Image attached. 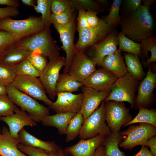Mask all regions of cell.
Listing matches in <instances>:
<instances>
[{
	"instance_id": "cell-1",
	"label": "cell",
	"mask_w": 156,
	"mask_h": 156,
	"mask_svg": "<svg viewBox=\"0 0 156 156\" xmlns=\"http://www.w3.org/2000/svg\"><path fill=\"white\" fill-rule=\"evenodd\" d=\"M120 25L123 34L131 40L140 43L144 40L155 37L154 23L148 8L141 4L133 12H126L120 16Z\"/></svg>"
},
{
	"instance_id": "cell-2",
	"label": "cell",
	"mask_w": 156,
	"mask_h": 156,
	"mask_svg": "<svg viewBox=\"0 0 156 156\" xmlns=\"http://www.w3.org/2000/svg\"><path fill=\"white\" fill-rule=\"evenodd\" d=\"M16 44L31 53L40 54L49 60L60 56L59 49L52 38L50 28L25 38Z\"/></svg>"
},
{
	"instance_id": "cell-3",
	"label": "cell",
	"mask_w": 156,
	"mask_h": 156,
	"mask_svg": "<svg viewBox=\"0 0 156 156\" xmlns=\"http://www.w3.org/2000/svg\"><path fill=\"white\" fill-rule=\"evenodd\" d=\"M46 28L41 17L31 16L23 20L8 17L0 21V30L9 32L17 42Z\"/></svg>"
},
{
	"instance_id": "cell-4",
	"label": "cell",
	"mask_w": 156,
	"mask_h": 156,
	"mask_svg": "<svg viewBox=\"0 0 156 156\" xmlns=\"http://www.w3.org/2000/svg\"><path fill=\"white\" fill-rule=\"evenodd\" d=\"M5 87L6 94L10 99L26 112L35 122H42L45 117L50 114L49 108L19 91L11 84Z\"/></svg>"
},
{
	"instance_id": "cell-5",
	"label": "cell",
	"mask_w": 156,
	"mask_h": 156,
	"mask_svg": "<svg viewBox=\"0 0 156 156\" xmlns=\"http://www.w3.org/2000/svg\"><path fill=\"white\" fill-rule=\"evenodd\" d=\"M140 83L127 72L123 76L117 78L113 84L110 92L104 100L105 102L114 101L126 102L134 107L135 93Z\"/></svg>"
},
{
	"instance_id": "cell-6",
	"label": "cell",
	"mask_w": 156,
	"mask_h": 156,
	"mask_svg": "<svg viewBox=\"0 0 156 156\" xmlns=\"http://www.w3.org/2000/svg\"><path fill=\"white\" fill-rule=\"evenodd\" d=\"M111 132L106 121L105 102L87 118L84 119L80 131V139H87L98 134L107 136Z\"/></svg>"
},
{
	"instance_id": "cell-7",
	"label": "cell",
	"mask_w": 156,
	"mask_h": 156,
	"mask_svg": "<svg viewBox=\"0 0 156 156\" xmlns=\"http://www.w3.org/2000/svg\"><path fill=\"white\" fill-rule=\"evenodd\" d=\"M125 139L119 147L131 150L138 145L146 146L147 141L156 135V127L147 123H140L138 125H131L127 129L120 133Z\"/></svg>"
},
{
	"instance_id": "cell-8",
	"label": "cell",
	"mask_w": 156,
	"mask_h": 156,
	"mask_svg": "<svg viewBox=\"0 0 156 156\" xmlns=\"http://www.w3.org/2000/svg\"><path fill=\"white\" fill-rule=\"evenodd\" d=\"M115 29L107 24L105 16L100 19L97 26L78 31V39L75 44L76 51H84L88 47L102 40Z\"/></svg>"
},
{
	"instance_id": "cell-9",
	"label": "cell",
	"mask_w": 156,
	"mask_h": 156,
	"mask_svg": "<svg viewBox=\"0 0 156 156\" xmlns=\"http://www.w3.org/2000/svg\"><path fill=\"white\" fill-rule=\"evenodd\" d=\"M106 121L111 132H119L133 118L130 109L123 102L110 101L105 102Z\"/></svg>"
},
{
	"instance_id": "cell-10",
	"label": "cell",
	"mask_w": 156,
	"mask_h": 156,
	"mask_svg": "<svg viewBox=\"0 0 156 156\" xmlns=\"http://www.w3.org/2000/svg\"><path fill=\"white\" fill-rule=\"evenodd\" d=\"M11 84L19 91L36 100L43 102L49 107L53 103L47 95L45 90L38 77L17 75Z\"/></svg>"
},
{
	"instance_id": "cell-11",
	"label": "cell",
	"mask_w": 156,
	"mask_h": 156,
	"mask_svg": "<svg viewBox=\"0 0 156 156\" xmlns=\"http://www.w3.org/2000/svg\"><path fill=\"white\" fill-rule=\"evenodd\" d=\"M65 58L59 57L49 60L44 70L40 73L39 79L46 93L50 98L54 99L56 96V86L62 68L66 65Z\"/></svg>"
},
{
	"instance_id": "cell-12",
	"label": "cell",
	"mask_w": 156,
	"mask_h": 156,
	"mask_svg": "<svg viewBox=\"0 0 156 156\" xmlns=\"http://www.w3.org/2000/svg\"><path fill=\"white\" fill-rule=\"evenodd\" d=\"M53 26L59 34L62 43V48L66 53V63L63 73H68L77 52L74 44V38L76 27L75 15L66 25L62 26Z\"/></svg>"
},
{
	"instance_id": "cell-13",
	"label": "cell",
	"mask_w": 156,
	"mask_h": 156,
	"mask_svg": "<svg viewBox=\"0 0 156 156\" xmlns=\"http://www.w3.org/2000/svg\"><path fill=\"white\" fill-rule=\"evenodd\" d=\"M118 33L115 29L102 40L88 48L89 50L87 55L96 65L101 66L103 58L117 49Z\"/></svg>"
},
{
	"instance_id": "cell-14",
	"label": "cell",
	"mask_w": 156,
	"mask_h": 156,
	"mask_svg": "<svg viewBox=\"0 0 156 156\" xmlns=\"http://www.w3.org/2000/svg\"><path fill=\"white\" fill-rule=\"evenodd\" d=\"M96 66L84 51H77L68 73L75 80L83 83L96 69Z\"/></svg>"
},
{
	"instance_id": "cell-15",
	"label": "cell",
	"mask_w": 156,
	"mask_h": 156,
	"mask_svg": "<svg viewBox=\"0 0 156 156\" xmlns=\"http://www.w3.org/2000/svg\"><path fill=\"white\" fill-rule=\"evenodd\" d=\"M117 77L101 67L96 69L83 82V86L101 92H110Z\"/></svg>"
},
{
	"instance_id": "cell-16",
	"label": "cell",
	"mask_w": 156,
	"mask_h": 156,
	"mask_svg": "<svg viewBox=\"0 0 156 156\" xmlns=\"http://www.w3.org/2000/svg\"><path fill=\"white\" fill-rule=\"evenodd\" d=\"M57 99L49 108L56 113L70 112L79 113L81 107L82 94L62 92L56 94Z\"/></svg>"
},
{
	"instance_id": "cell-17",
	"label": "cell",
	"mask_w": 156,
	"mask_h": 156,
	"mask_svg": "<svg viewBox=\"0 0 156 156\" xmlns=\"http://www.w3.org/2000/svg\"><path fill=\"white\" fill-rule=\"evenodd\" d=\"M156 86V74L152 72L149 67L143 79L140 83L138 88L134 107H147L151 102L153 92Z\"/></svg>"
},
{
	"instance_id": "cell-18",
	"label": "cell",
	"mask_w": 156,
	"mask_h": 156,
	"mask_svg": "<svg viewBox=\"0 0 156 156\" xmlns=\"http://www.w3.org/2000/svg\"><path fill=\"white\" fill-rule=\"evenodd\" d=\"M106 136L98 134L87 139H80L76 144L64 149L68 156H93L96 149L102 145Z\"/></svg>"
},
{
	"instance_id": "cell-19",
	"label": "cell",
	"mask_w": 156,
	"mask_h": 156,
	"mask_svg": "<svg viewBox=\"0 0 156 156\" xmlns=\"http://www.w3.org/2000/svg\"><path fill=\"white\" fill-rule=\"evenodd\" d=\"M81 107L79 113L85 119L99 107L110 92L97 91L90 88L83 86Z\"/></svg>"
},
{
	"instance_id": "cell-20",
	"label": "cell",
	"mask_w": 156,
	"mask_h": 156,
	"mask_svg": "<svg viewBox=\"0 0 156 156\" xmlns=\"http://www.w3.org/2000/svg\"><path fill=\"white\" fill-rule=\"evenodd\" d=\"M0 120L7 125L11 135L17 139L19 133L25 126L35 127L37 125L26 112L17 107L13 114L8 116L1 117Z\"/></svg>"
},
{
	"instance_id": "cell-21",
	"label": "cell",
	"mask_w": 156,
	"mask_h": 156,
	"mask_svg": "<svg viewBox=\"0 0 156 156\" xmlns=\"http://www.w3.org/2000/svg\"><path fill=\"white\" fill-rule=\"evenodd\" d=\"M121 52L117 49L113 53L105 56L103 59L101 66L112 73L117 78L123 76L128 72Z\"/></svg>"
},
{
	"instance_id": "cell-22",
	"label": "cell",
	"mask_w": 156,
	"mask_h": 156,
	"mask_svg": "<svg viewBox=\"0 0 156 156\" xmlns=\"http://www.w3.org/2000/svg\"><path fill=\"white\" fill-rule=\"evenodd\" d=\"M18 139L13 138L9 129L4 126L0 133V156H28L18 148Z\"/></svg>"
},
{
	"instance_id": "cell-23",
	"label": "cell",
	"mask_w": 156,
	"mask_h": 156,
	"mask_svg": "<svg viewBox=\"0 0 156 156\" xmlns=\"http://www.w3.org/2000/svg\"><path fill=\"white\" fill-rule=\"evenodd\" d=\"M76 113L70 112L57 113L45 117L42 122L46 126L56 128L59 134L65 135L67 128L71 120Z\"/></svg>"
},
{
	"instance_id": "cell-24",
	"label": "cell",
	"mask_w": 156,
	"mask_h": 156,
	"mask_svg": "<svg viewBox=\"0 0 156 156\" xmlns=\"http://www.w3.org/2000/svg\"><path fill=\"white\" fill-rule=\"evenodd\" d=\"M18 139L20 144L47 151L55 150L58 146L53 141H44L35 137L23 128L19 133Z\"/></svg>"
},
{
	"instance_id": "cell-25",
	"label": "cell",
	"mask_w": 156,
	"mask_h": 156,
	"mask_svg": "<svg viewBox=\"0 0 156 156\" xmlns=\"http://www.w3.org/2000/svg\"><path fill=\"white\" fill-rule=\"evenodd\" d=\"M31 54L23 47L16 44L0 59V63L13 67L22 60L27 59Z\"/></svg>"
},
{
	"instance_id": "cell-26",
	"label": "cell",
	"mask_w": 156,
	"mask_h": 156,
	"mask_svg": "<svg viewBox=\"0 0 156 156\" xmlns=\"http://www.w3.org/2000/svg\"><path fill=\"white\" fill-rule=\"evenodd\" d=\"M122 138L120 132H111L110 135L106 136L102 144L105 148V156H126L119 147Z\"/></svg>"
},
{
	"instance_id": "cell-27",
	"label": "cell",
	"mask_w": 156,
	"mask_h": 156,
	"mask_svg": "<svg viewBox=\"0 0 156 156\" xmlns=\"http://www.w3.org/2000/svg\"><path fill=\"white\" fill-rule=\"evenodd\" d=\"M124 57L127 72L138 81H142L146 74L144 72L139 57L132 54L125 53Z\"/></svg>"
},
{
	"instance_id": "cell-28",
	"label": "cell",
	"mask_w": 156,
	"mask_h": 156,
	"mask_svg": "<svg viewBox=\"0 0 156 156\" xmlns=\"http://www.w3.org/2000/svg\"><path fill=\"white\" fill-rule=\"evenodd\" d=\"M83 86L82 83L72 78L68 73L60 74L55 89L56 94L62 92H72L79 90Z\"/></svg>"
},
{
	"instance_id": "cell-29",
	"label": "cell",
	"mask_w": 156,
	"mask_h": 156,
	"mask_svg": "<svg viewBox=\"0 0 156 156\" xmlns=\"http://www.w3.org/2000/svg\"><path fill=\"white\" fill-rule=\"evenodd\" d=\"M18 148L28 156H68L64 149L60 146L55 150L52 151H47L20 143L18 144Z\"/></svg>"
},
{
	"instance_id": "cell-30",
	"label": "cell",
	"mask_w": 156,
	"mask_h": 156,
	"mask_svg": "<svg viewBox=\"0 0 156 156\" xmlns=\"http://www.w3.org/2000/svg\"><path fill=\"white\" fill-rule=\"evenodd\" d=\"M118 35L119 50L133 54L139 57L141 56L142 45L140 42H135L119 33Z\"/></svg>"
},
{
	"instance_id": "cell-31",
	"label": "cell",
	"mask_w": 156,
	"mask_h": 156,
	"mask_svg": "<svg viewBox=\"0 0 156 156\" xmlns=\"http://www.w3.org/2000/svg\"><path fill=\"white\" fill-rule=\"evenodd\" d=\"M137 115L124 127L138 123H146L156 127V111L154 109H148L140 107Z\"/></svg>"
},
{
	"instance_id": "cell-32",
	"label": "cell",
	"mask_w": 156,
	"mask_h": 156,
	"mask_svg": "<svg viewBox=\"0 0 156 156\" xmlns=\"http://www.w3.org/2000/svg\"><path fill=\"white\" fill-rule=\"evenodd\" d=\"M84 118L80 113H76L70 121L67 128L65 141L68 142L79 136Z\"/></svg>"
},
{
	"instance_id": "cell-33",
	"label": "cell",
	"mask_w": 156,
	"mask_h": 156,
	"mask_svg": "<svg viewBox=\"0 0 156 156\" xmlns=\"http://www.w3.org/2000/svg\"><path fill=\"white\" fill-rule=\"evenodd\" d=\"M52 0H38L37 5L33 7L37 13H40L42 20L47 28H50L51 21V5Z\"/></svg>"
},
{
	"instance_id": "cell-34",
	"label": "cell",
	"mask_w": 156,
	"mask_h": 156,
	"mask_svg": "<svg viewBox=\"0 0 156 156\" xmlns=\"http://www.w3.org/2000/svg\"><path fill=\"white\" fill-rule=\"evenodd\" d=\"M142 45V55L148 58V53H151L150 58H148L144 64L149 65L156 61V38L155 37H150L142 40L140 42Z\"/></svg>"
},
{
	"instance_id": "cell-35",
	"label": "cell",
	"mask_w": 156,
	"mask_h": 156,
	"mask_svg": "<svg viewBox=\"0 0 156 156\" xmlns=\"http://www.w3.org/2000/svg\"><path fill=\"white\" fill-rule=\"evenodd\" d=\"M16 75H23L38 77L40 73L37 70L27 59H25L13 67Z\"/></svg>"
},
{
	"instance_id": "cell-36",
	"label": "cell",
	"mask_w": 156,
	"mask_h": 156,
	"mask_svg": "<svg viewBox=\"0 0 156 156\" xmlns=\"http://www.w3.org/2000/svg\"><path fill=\"white\" fill-rule=\"evenodd\" d=\"M122 2L121 0H113L109 14L105 16L107 24L113 28H115L120 24L121 16L119 11Z\"/></svg>"
},
{
	"instance_id": "cell-37",
	"label": "cell",
	"mask_w": 156,
	"mask_h": 156,
	"mask_svg": "<svg viewBox=\"0 0 156 156\" xmlns=\"http://www.w3.org/2000/svg\"><path fill=\"white\" fill-rule=\"evenodd\" d=\"M16 42L10 33L0 30V59Z\"/></svg>"
},
{
	"instance_id": "cell-38",
	"label": "cell",
	"mask_w": 156,
	"mask_h": 156,
	"mask_svg": "<svg viewBox=\"0 0 156 156\" xmlns=\"http://www.w3.org/2000/svg\"><path fill=\"white\" fill-rule=\"evenodd\" d=\"M16 107L7 94L0 95V118L12 115Z\"/></svg>"
},
{
	"instance_id": "cell-39",
	"label": "cell",
	"mask_w": 156,
	"mask_h": 156,
	"mask_svg": "<svg viewBox=\"0 0 156 156\" xmlns=\"http://www.w3.org/2000/svg\"><path fill=\"white\" fill-rule=\"evenodd\" d=\"M72 0H52L51 10L57 14L72 10H76Z\"/></svg>"
},
{
	"instance_id": "cell-40",
	"label": "cell",
	"mask_w": 156,
	"mask_h": 156,
	"mask_svg": "<svg viewBox=\"0 0 156 156\" xmlns=\"http://www.w3.org/2000/svg\"><path fill=\"white\" fill-rule=\"evenodd\" d=\"M76 9L81 8L85 10L94 11L99 13L104 10L103 6L99 4L96 0H72Z\"/></svg>"
},
{
	"instance_id": "cell-41",
	"label": "cell",
	"mask_w": 156,
	"mask_h": 156,
	"mask_svg": "<svg viewBox=\"0 0 156 156\" xmlns=\"http://www.w3.org/2000/svg\"><path fill=\"white\" fill-rule=\"evenodd\" d=\"M16 75L13 67L5 66L0 63V84L6 86L11 84Z\"/></svg>"
},
{
	"instance_id": "cell-42",
	"label": "cell",
	"mask_w": 156,
	"mask_h": 156,
	"mask_svg": "<svg viewBox=\"0 0 156 156\" xmlns=\"http://www.w3.org/2000/svg\"><path fill=\"white\" fill-rule=\"evenodd\" d=\"M75 10H72L59 14L52 13L51 21L53 25L62 26L68 23L74 16Z\"/></svg>"
},
{
	"instance_id": "cell-43",
	"label": "cell",
	"mask_w": 156,
	"mask_h": 156,
	"mask_svg": "<svg viewBox=\"0 0 156 156\" xmlns=\"http://www.w3.org/2000/svg\"><path fill=\"white\" fill-rule=\"evenodd\" d=\"M27 59L40 74L44 69L48 63L46 57L36 53H31Z\"/></svg>"
},
{
	"instance_id": "cell-44",
	"label": "cell",
	"mask_w": 156,
	"mask_h": 156,
	"mask_svg": "<svg viewBox=\"0 0 156 156\" xmlns=\"http://www.w3.org/2000/svg\"><path fill=\"white\" fill-rule=\"evenodd\" d=\"M78 15L77 18V31L89 27L86 16V11L84 9L78 8Z\"/></svg>"
},
{
	"instance_id": "cell-45",
	"label": "cell",
	"mask_w": 156,
	"mask_h": 156,
	"mask_svg": "<svg viewBox=\"0 0 156 156\" xmlns=\"http://www.w3.org/2000/svg\"><path fill=\"white\" fill-rule=\"evenodd\" d=\"M17 8L9 6L5 8L0 7V21L7 17L17 16L20 13Z\"/></svg>"
},
{
	"instance_id": "cell-46",
	"label": "cell",
	"mask_w": 156,
	"mask_h": 156,
	"mask_svg": "<svg viewBox=\"0 0 156 156\" xmlns=\"http://www.w3.org/2000/svg\"><path fill=\"white\" fill-rule=\"evenodd\" d=\"M98 14V12L94 11H88L86 12L87 21L90 27L96 26L99 23L100 19L97 16Z\"/></svg>"
},
{
	"instance_id": "cell-47",
	"label": "cell",
	"mask_w": 156,
	"mask_h": 156,
	"mask_svg": "<svg viewBox=\"0 0 156 156\" xmlns=\"http://www.w3.org/2000/svg\"><path fill=\"white\" fill-rule=\"evenodd\" d=\"M127 9L126 12H133L137 10L142 4L141 0H125L124 1Z\"/></svg>"
},
{
	"instance_id": "cell-48",
	"label": "cell",
	"mask_w": 156,
	"mask_h": 156,
	"mask_svg": "<svg viewBox=\"0 0 156 156\" xmlns=\"http://www.w3.org/2000/svg\"><path fill=\"white\" fill-rule=\"evenodd\" d=\"M146 146L149 147L153 155L156 156V136H154L148 139L146 142Z\"/></svg>"
},
{
	"instance_id": "cell-49",
	"label": "cell",
	"mask_w": 156,
	"mask_h": 156,
	"mask_svg": "<svg viewBox=\"0 0 156 156\" xmlns=\"http://www.w3.org/2000/svg\"><path fill=\"white\" fill-rule=\"evenodd\" d=\"M133 156H154L146 146H142L140 151L135 155Z\"/></svg>"
},
{
	"instance_id": "cell-50",
	"label": "cell",
	"mask_w": 156,
	"mask_h": 156,
	"mask_svg": "<svg viewBox=\"0 0 156 156\" xmlns=\"http://www.w3.org/2000/svg\"><path fill=\"white\" fill-rule=\"evenodd\" d=\"M0 5H5L9 7L18 8L20 4L19 1L17 0H0Z\"/></svg>"
},
{
	"instance_id": "cell-51",
	"label": "cell",
	"mask_w": 156,
	"mask_h": 156,
	"mask_svg": "<svg viewBox=\"0 0 156 156\" xmlns=\"http://www.w3.org/2000/svg\"><path fill=\"white\" fill-rule=\"evenodd\" d=\"M105 147L101 145L96 149L93 156H105Z\"/></svg>"
},
{
	"instance_id": "cell-52",
	"label": "cell",
	"mask_w": 156,
	"mask_h": 156,
	"mask_svg": "<svg viewBox=\"0 0 156 156\" xmlns=\"http://www.w3.org/2000/svg\"><path fill=\"white\" fill-rule=\"evenodd\" d=\"M143 5L146 6L150 12L151 6V5L154 3L155 2L156 0H142Z\"/></svg>"
},
{
	"instance_id": "cell-53",
	"label": "cell",
	"mask_w": 156,
	"mask_h": 156,
	"mask_svg": "<svg viewBox=\"0 0 156 156\" xmlns=\"http://www.w3.org/2000/svg\"><path fill=\"white\" fill-rule=\"evenodd\" d=\"M21 1L24 4L29 6L34 7L35 5L34 1L33 0H21Z\"/></svg>"
},
{
	"instance_id": "cell-54",
	"label": "cell",
	"mask_w": 156,
	"mask_h": 156,
	"mask_svg": "<svg viewBox=\"0 0 156 156\" xmlns=\"http://www.w3.org/2000/svg\"><path fill=\"white\" fill-rule=\"evenodd\" d=\"M96 1L99 4L104 7L108 4V1L107 0H96Z\"/></svg>"
},
{
	"instance_id": "cell-55",
	"label": "cell",
	"mask_w": 156,
	"mask_h": 156,
	"mask_svg": "<svg viewBox=\"0 0 156 156\" xmlns=\"http://www.w3.org/2000/svg\"><path fill=\"white\" fill-rule=\"evenodd\" d=\"M6 94L5 86L0 84V95Z\"/></svg>"
}]
</instances>
